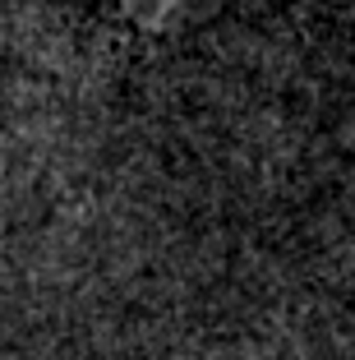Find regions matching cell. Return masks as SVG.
I'll list each match as a JSON object with an SVG mask.
<instances>
[{"instance_id":"1","label":"cell","mask_w":355,"mask_h":360,"mask_svg":"<svg viewBox=\"0 0 355 360\" xmlns=\"http://www.w3.org/2000/svg\"><path fill=\"white\" fill-rule=\"evenodd\" d=\"M208 0H111V23L129 37H162Z\"/></svg>"}]
</instances>
